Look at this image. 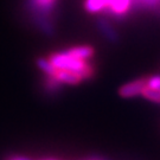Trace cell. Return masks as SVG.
I'll use <instances>...</instances> for the list:
<instances>
[{
    "instance_id": "1",
    "label": "cell",
    "mask_w": 160,
    "mask_h": 160,
    "mask_svg": "<svg viewBox=\"0 0 160 160\" xmlns=\"http://www.w3.org/2000/svg\"><path fill=\"white\" fill-rule=\"evenodd\" d=\"M49 61L56 68L65 69V70L77 72V74L82 75L84 78H90L94 75V68L88 61L75 57L72 55H70L68 51L52 53L49 57Z\"/></svg>"
},
{
    "instance_id": "2",
    "label": "cell",
    "mask_w": 160,
    "mask_h": 160,
    "mask_svg": "<svg viewBox=\"0 0 160 160\" xmlns=\"http://www.w3.org/2000/svg\"><path fill=\"white\" fill-rule=\"evenodd\" d=\"M56 0H28V8L40 29L46 33L52 32L50 16L55 11Z\"/></svg>"
},
{
    "instance_id": "3",
    "label": "cell",
    "mask_w": 160,
    "mask_h": 160,
    "mask_svg": "<svg viewBox=\"0 0 160 160\" xmlns=\"http://www.w3.org/2000/svg\"><path fill=\"white\" fill-rule=\"evenodd\" d=\"M51 77H53L55 80H57L61 83H65V84H71V86H76L81 83L84 80V77L82 75L70 71V70H65V69H58L56 68L55 72Z\"/></svg>"
},
{
    "instance_id": "4",
    "label": "cell",
    "mask_w": 160,
    "mask_h": 160,
    "mask_svg": "<svg viewBox=\"0 0 160 160\" xmlns=\"http://www.w3.org/2000/svg\"><path fill=\"white\" fill-rule=\"evenodd\" d=\"M145 86H146V78H139V80L129 82V83L121 87L119 94L122 97L138 96V95H141V92L145 88Z\"/></svg>"
},
{
    "instance_id": "5",
    "label": "cell",
    "mask_w": 160,
    "mask_h": 160,
    "mask_svg": "<svg viewBox=\"0 0 160 160\" xmlns=\"http://www.w3.org/2000/svg\"><path fill=\"white\" fill-rule=\"evenodd\" d=\"M131 2L132 0H106V11L121 17L128 12Z\"/></svg>"
},
{
    "instance_id": "6",
    "label": "cell",
    "mask_w": 160,
    "mask_h": 160,
    "mask_svg": "<svg viewBox=\"0 0 160 160\" xmlns=\"http://www.w3.org/2000/svg\"><path fill=\"white\" fill-rule=\"evenodd\" d=\"M67 51H68L70 55L75 56V57L81 58V59H86V61H88L89 58H92V56H94V52H95L94 49L89 45L75 46V48H71V49H69Z\"/></svg>"
},
{
    "instance_id": "7",
    "label": "cell",
    "mask_w": 160,
    "mask_h": 160,
    "mask_svg": "<svg viewBox=\"0 0 160 160\" xmlns=\"http://www.w3.org/2000/svg\"><path fill=\"white\" fill-rule=\"evenodd\" d=\"M84 7L90 13L106 11V0H86Z\"/></svg>"
},
{
    "instance_id": "8",
    "label": "cell",
    "mask_w": 160,
    "mask_h": 160,
    "mask_svg": "<svg viewBox=\"0 0 160 160\" xmlns=\"http://www.w3.org/2000/svg\"><path fill=\"white\" fill-rule=\"evenodd\" d=\"M141 95L146 98H148L151 101L157 103H160V90H157V89H151V88H147L145 87L141 92Z\"/></svg>"
},
{
    "instance_id": "9",
    "label": "cell",
    "mask_w": 160,
    "mask_h": 160,
    "mask_svg": "<svg viewBox=\"0 0 160 160\" xmlns=\"http://www.w3.org/2000/svg\"><path fill=\"white\" fill-rule=\"evenodd\" d=\"M145 87L160 90V76H151L148 78H146V86Z\"/></svg>"
},
{
    "instance_id": "10",
    "label": "cell",
    "mask_w": 160,
    "mask_h": 160,
    "mask_svg": "<svg viewBox=\"0 0 160 160\" xmlns=\"http://www.w3.org/2000/svg\"><path fill=\"white\" fill-rule=\"evenodd\" d=\"M8 160H31V159L26 158V157H12Z\"/></svg>"
},
{
    "instance_id": "11",
    "label": "cell",
    "mask_w": 160,
    "mask_h": 160,
    "mask_svg": "<svg viewBox=\"0 0 160 160\" xmlns=\"http://www.w3.org/2000/svg\"><path fill=\"white\" fill-rule=\"evenodd\" d=\"M90 160H95V159H90Z\"/></svg>"
}]
</instances>
